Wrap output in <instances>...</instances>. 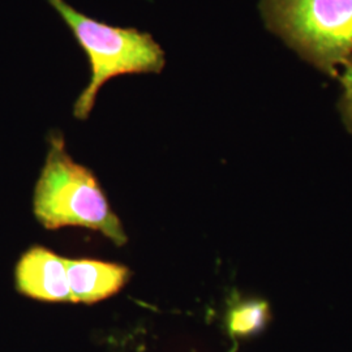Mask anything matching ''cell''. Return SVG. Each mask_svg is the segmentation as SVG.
I'll list each match as a JSON object with an SVG mask.
<instances>
[{
    "instance_id": "cell-6",
    "label": "cell",
    "mask_w": 352,
    "mask_h": 352,
    "mask_svg": "<svg viewBox=\"0 0 352 352\" xmlns=\"http://www.w3.org/2000/svg\"><path fill=\"white\" fill-rule=\"evenodd\" d=\"M272 321V309L261 298H240L234 295L228 304L225 325L234 340H247L261 334Z\"/></svg>"
},
{
    "instance_id": "cell-1",
    "label": "cell",
    "mask_w": 352,
    "mask_h": 352,
    "mask_svg": "<svg viewBox=\"0 0 352 352\" xmlns=\"http://www.w3.org/2000/svg\"><path fill=\"white\" fill-rule=\"evenodd\" d=\"M49 145L34 190L38 222L47 230L87 227L100 231L116 245H124V228L91 170L71 158L60 132L51 133Z\"/></svg>"
},
{
    "instance_id": "cell-2",
    "label": "cell",
    "mask_w": 352,
    "mask_h": 352,
    "mask_svg": "<svg viewBox=\"0 0 352 352\" xmlns=\"http://www.w3.org/2000/svg\"><path fill=\"white\" fill-rule=\"evenodd\" d=\"M47 3L62 17L88 58L90 80L76 100V119H88L102 87L113 77L162 74L164 51L151 33L136 28L109 25L78 12L65 0Z\"/></svg>"
},
{
    "instance_id": "cell-7",
    "label": "cell",
    "mask_w": 352,
    "mask_h": 352,
    "mask_svg": "<svg viewBox=\"0 0 352 352\" xmlns=\"http://www.w3.org/2000/svg\"><path fill=\"white\" fill-rule=\"evenodd\" d=\"M340 82H342V100H340V111L343 122L352 133V60L340 71Z\"/></svg>"
},
{
    "instance_id": "cell-3",
    "label": "cell",
    "mask_w": 352,
    "mask_h": 352,
    "mask_svg": "<svg viewBox=\"0 0 352 352\" xmlns=\"http://www.w3.org/2000/svg\"><path fill=\"white\" fill-rule=\"evenodd\" d=\"M269 30L327 75L352 60V0H261Z\"/></svg>"
},
{
    "instance_id": "cell-5",
    "label": "cell",
    "mask_w": 352,
    "mask_h": 352,
    "mask_svg": "<svg viewBox=\"0 0 352 352\" xmlns=\"http://www.w3.org/2000/svg\"><path fill=\"white\" fill-rule=\"evenodd\" d=\"M65 269L74 302L94 304L123 289L131 277L124 265L97 260H68Z\"/></svg>"
},
{
    "instance_id": "cell-4",
    "label": "cell",
    "mask_w": 352,
    "mask_h": 352,
    "mask_svg": "<svg viewBox=\"0 0 352 352\" xmlns=\"http://www.w3.org/2000/svg\"><path fill=\"white\" fill-rule=\"evenodd\" d=\"M16 289L41 302H74L65 258L43 247L26 251L14 270Z\"/></svg>"
}]
</instances>
